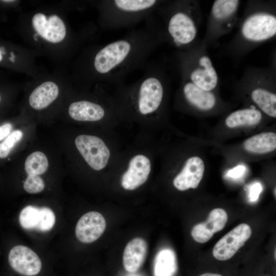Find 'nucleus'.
I'll return each mask as SVG.
<instances>
[{"label": "nucleus", "mask_w": 276, "mask_h": 276, "mask_svg": "<svg viewBox=\"0 0 276 276\" xmlns=\"http://www.w3.org/2000/svg\"><path fill=\"white\" fill-rule=\"evenodd\" d=\"M202 40L176 54L180 79L206 91H213L218 84V75Z\"/></svg>", "instance_id": "obj_7"}, {"label": "nucleus", "mask_w": 276, "mask_h": 276, "mask_svg": "<svg viewBox=\"0 0 276 276\" xmlns=\"http://www.w3.org/2000/svg\"><path fill=\"white\" fill-rule=\"evenodd\" d=\"M23 135L21 131L16 130L12 132L0 144V158L6 157L15 145L20 141Z\"/></svg>", "instance_id": "obj_26"}, {"label": "nucleus", "mask_w": 276, "mask_h": 276, "mask_svg": "<svg viewBox=\"0 0 276 276\" xmlns=\"http://www.w3.org/2000/svg\"><path fill=\"white\" fill-rule=\"evenodd\" d=\"M49 163L46 155L40 151L30 154L25 163V170L28 175H39L48 169Z\"/></svg>", "instance_id": "obj_23"}, {"label": "nucleus", "mask_w": 276, "mask_h": 276, "mask_svg": "<svg viewBox=\"0 0 276 276\" xmlns=\"http://www.w3.org/2000/svg\"><path fill=\"white\" fill-rule=\"evenodd\" d=\"M128 276H138V275L133 274V275H129Z\"/></svg>", "instance_id": "obj_33"}, {"label": "nucleus", "mask_w": 276, "mask_h": 276, "mask_svg": "<svg viewBox=\"0 0 276 276\" xmlns=\"http://www.w3.org/2000/svg\"><path fill=\"white\" fill-rule=\"evenodd\" d=\"M12 125L9 123H5L0 126V141L6 138L10 134Z\"/></svg>", "instance_id": "obj_30"}, {"label": "nucleus", "mask_w": 276, "mask_h": 276, "mask_svg": "<svg viewBox=\"0 0 276 276\" xmlns=\"http://www.w3.org/2000/svg\"><path fill=\"white\" fill-rule=\"evenodd\" d=\"M176 270L177 262L174 252L168 248L159 251L154 259V276H174Z\"/></svg>", "instance_id": "obj_22"}, {"label": "nucleus", "mask_w": 276, "mask_h": 276, "mask_svg": "<svg viewBox=\"0 0 276 276\" xmlns=\"http://www.w3.org/2000/svg\"><path fill=\"white\" fill-rule=\"evenodd\" d=\"M150 171L151 164L147 157L142 154L134 156L122 176V187L127 190L137 189L146 181Z\"/></svg>", "instance_id": "obj_14"}, {"label": "nucleus", "mask_w": 276, "mask_h": 276, "mask_svg": "<svg viewBox=\"0 0 276 276\" xmlns=\"http://www.w3.org/2000/svg\"><path fill=\"white\" fill-rule=\"evenodd\" d=\"M244 147L246 151L255 153L272 152L276 148V134L272 132L256 134L245 140Z\"/></svg>", "instance_id": "obj_20"}, {"label": "nucleus", "mask_w": 276, "mask_h": 276, "mask_svg": "<svg viewBox=\"0 0 276 276\" xmlns=\"http://www.w3.org/2000/svg\"><path fill=\"white\" fill-rule=\"evenodd\" d=\"M143 28L123 37L83 51L75 63L73 80L119 85L130 73L145 67L151 54L166 42L161 23L153 14Z\"/></svg>", "instance_id": "obj_1"}, {"label": "nucleus", "mask_w": 276, "mask_h": 276, "mask_svg": "<svg viewBox=\"0 0 276 276\" xmlns=\"http://www.w3.org/2000/svg\"><path fill=\"white\" fill-rule=\"evenodd\" d=\"M228 219L226 211L221 208L212 210L206 221L195 225L191 231L194 240L200 243L209 241L214 234L222 230Z\"/></svg>", "instance_id": "obj_15"}, {"label": "nucleus", "mask_w": 276, "mask_h": 276, "mask_svg": "<svg viewBox=\"0 0 276 276\" xmlns=\"http://www.w3.org/2000/svg\"><path fill=\"white\" fill-rule=\"evenodd\" d=\"M240 3L239 0H216L214 2L202 39L207 47L217 46L218 40L229 33L237 24Z\"/></svg>", "instance_id": "obj_8"}, {"label": "nucleus", "mask_w": 276, "mask_h": 276, "mask_svg": "<svg viewBox=\"0 0 276 276\" xmlns=\"http://www.w3.org/2000/svg\"><path fill=\"white\" fill-rule=\"evenodd\" d=\"M162 0H101L94 2L98 25L106 31L133 27L154 14Z\"/></svg>", "instance_id": "obj_6"}, {"label": "nucleus", "mask_w": 276, "mask_h": 276, "mask_svg": "<svg viewBox=\"0 0 276 276\" xmlns=\"http://www.w3.org/2000/svg\"><path fill=\"white\" fill-rule=\"evenodd\" d=\"M143 76L128 86L118 85L120 91L134 98L136 111L142 116L154 113L164 102L166 89L171 80L163 63L148 62Z\"/></svg>", "instance_id": "obj_5"}, {"label": "nucleus", "mask_w": 276, "mask_h": 276, "mask_svg": "<svg viewBox=\"0 0 276 276\" xmlns=\"http://www.w3.org/2000/svg\"><path fill=\"white\" fill-rule=\"evenodd\" d=\"M106 226L103 215L96 211L84 214L78 220L75 228L77 238L80 242L90 243L96 241L103 234Z\"/></svg>", "instance_id": "obj_13"}, {"label": "nucleus", "mask_w": 276, "mask_h": 276, "mask_svg": "<svg viewBox=\"0 0 276 276\" xmlns=\"http://www.w3.org/2000/svg\"><path fill=\"white\" fill-rule=\"evenodd\" d=\"M76 146L86 163L94 170H100L107 165L110 151L100 138L80 135L75 139Z\"/></svg>", "instance_id": "obj_9"}, {"label": "nucleus", "mask_w": 276, "mask_h": 276, "mask_svg": "<svg viewBox=\"0 0 276 276\" xmlns=\"http://www.w3.org/2000/svg\"><path fill=\"white\" fill-rule=\"evenodd\" d=\"M1 95H0V102H1Z\"/></svg>", "instance_id": "obj_34"}, {"label": "nucleus", "mask_w": 276, "mask_h": 276, "mask_svg": "<svg viewBox=\"0 0 276 276\" xmlns=\"http://www.w3.org/2000/svg\"><path fill=\"white\" fill-rule=\"evenodd\" d=\"M26 19L24 29L27 39L38 51L51 55L64 51L71 55L95 32L93 27L72 31L63 15L55 10H36Z\"/></svg>", "instance_id": "obj_2"}, {"label": "nucleus", "mask_w": 276, "mask_h": 276, "mask_svg": "<svg viewBox=\"0 0 276 276\" xmlns=\"http://www.w3.org/2000/svg\"><path fill=\"white\" fill-rule=\"evenodd\" d=\"M204 172V164L198 156L191 157L173 180L174 186L179 191L196 189L201 181Z\"/></svg>", "instance_id": "obj_16"}, {"label": "nucleus", "mask_w": 276, "mask_h": 276, "mask_svg": "<svg viewBox=\"0 0 276 276\" xmlns=\"http://www.w3.org/2000/svg\"><path fill=\"white\" fill-rule=\"evenodd\" d=\"M180 80L181 93L188 104L203 111H208L215 108L217 99L213 91L201 89L187 80L182 79Z\"/></svg>", "instance_id": "obj_17"}, {"label": "nucleus", "mask_w": 276, "mask_h": 276, "mask_svg": "<svg viewBox=\"0 0 276 276\" xmlns=\"http://www.w3.org/2000/svg\"><path fill=\"white\" fill-rule=\"evenodd\" d=\"M55 219V215L51 209L47 207L39 208V219L36 229L42 232L50 231L54 226Z\"/></svg>", "instance_id": "obj_25"}, {"label": "nucleus", "mask_w": 276, "mask_h": 276, "mask_svg": "<svg viewBox=\"0 0 276 276\" xmlns=\"http://www.w3.org/2000/svg\"><path fill=\"white\" fill-rule=\"evenodd\" d=\"M251 233L249 225L239 224L216 243L213 249V256L220 261L231 259L250 238Z\"/></svg>", "instance_id": "obj_10"}, {"label": "nucleus", "mask_w": 276, "mask_h": 276, "mask_svg": "<svg viewBox=\"0 0 276 276\" xmlns=\"http://www.w3.org/2000/svg\"><path fill=\"white\" fill-rule=\"evenodd\" d=\"M61 78L49 76L40 79L41 82L34 87L29 97V104L36 110L47 108L58 97L60 93L59 80Z\"/></svg>", "instance_id": "obj_12"}, {"label": "nucleus", "mask_w": 276, "mask_h": 276, "mask_svg": "<svg viewBox=\"0 0 276 276\" xmlns=\"http://www.w3.org/2000/svg\"><path fill=\"white\" fill-rule=\"evenodd\" d=\"M261 112L255 108H246L231 113L225 119V124L229 128L242 126H251L258 124L262 120Z\"/></svg>", "instance_id": "obj_21"}, {"label": "nucleus", "mask_w": 276, "mask_h": 276, "mask_svg": "<svg viewBox=\"0 0 276 276\" xmlns=\"http://www.w3.org/2000/svg\"><path fill=\"white\" fill-rule=\"evenodd\" d=\"M263 187L259 182L252 184L249 189L248 199L251 202H256L262 191Z\"/></svg>", "instance_id": "obj_28"}, {"label": "nucleus", "mask_w": 276, "mask_h": 276, "mask_svg": "<svg viewBox=\"0 0 276 276\" xmlns=\"http://www.w3.org/2000/svg\"><path fill=\"white\" fill-rule=\"evenodd\" d=\"M8 262L11 268L20 276H37L42 268L38 256L24 245L15 246L10 250Z\"/></svg>", "instance_id": "obj_11"}, {"label": "nucleus", "mask_w": 276, "mask_h": 276, "mask_svg": "<svg viewBox=\"0 0 276 276\" xmlns=\"http://www.w3.org/2000/svg\"><path fill=\"white\" fill-rule=\"evenodd\" d=\"M70 117L78 121H98L105 116L106 110L100 104L88 100H80L71 103L68 108Z\"/></svg>", "instance_id": "obj_18"}, {"label": "nucleus", "mask_w": 276, "mask_h": 276, "mask_svg": "<svg viewBox=\"0 0 276 276\" xmlns=\"http://www.w3.org/2000/svg\"><path fill=\"white\" fill-rule=\"evenodd\" d=\"M39 219V208L28 205L20 212L19 221L21 226L25 229H36Z\"/></svg>", "instance_id": "obj_24"}, {"label": "nucleus", "mask_w": 276, "mask_h": 276, "mask_svg": "<svg viewBox=\"0 0 276 276\" xmlns=\"http://www.w3.org/2000/svg\"><path fill=\"white\" fill-rule=\"evenodd\" d=\"M155 13L161 23L166 42L177 51L187 50L197 41L202 20L198 1H163Z\"/></svg>", "instance_id": "obj_4"}, {"label": "nucleus", "mask_w": 276, "mask_h": 276, "mask_svg": "<svg viewBox=\"0 0 276 276\" xmlns=\"http://www.w3.org/2000/svg\"><path fill=\"white\" fill-rule=\"evenodd\" d=\"M147 252L146 242L141 238H135L126 245L123 255L125 269L130 272H136L143 264Z\"/></svg>", "instance_id": "obj_19"}, {"label": "nucleus", "mask_w": 276, "mask_h": 276, "mask_svg": "<svg viewBox=\"0 0 276 276\" xmlns=\"http://www.w3.org/2000/svg\"><path fill=\"white\" fill-rule=\"evenodd\" d=\"M199 276H222V275L218 273L207 272V273H203L200 275Z\"/></svg>", "instance_id": "obj_32"}, {"label": "nucleus", "mask_w": 276, "mask_h": 276, "mask_svg": "<svg viewBox=\"0 0 276 276\" xmlns=\"http://www.w3.org/2000/svg\"><path fill=\"white\" fill-rule=\"evenodd\" d=\"M239 22L237 34L226 48L229 54L236 59L275 38V2L248 1Z\"/></svg>", "instance_id": "obj_3"}, {"label": "nucleus", "mask_w": 276, "mask_h": 276, "mask_svg": "<svg viewBox=\"0 0 276 276\" xmlns=\"http://www.w3.org/2000/svg\"><path fill=\"white\" fill-rule=\"evenodd\" d=\"M246 167L242 165H239L228 171L227 176L229 177L237 179L241 177L245 173Z\"/></svg>", "instance_id": "obj_29"}, {"label": "nucleus", "mask_w": 276, "mask_h": 276, "mask_svg": "<svg viewBox=\"0 0 276 276\" xmlns=\"http://www.w3.org/2000/svg\"><path fill=\"white\" fill-rule=\"evenodd\" d=\"M44 182L39 175H28L24 183V188L29 193L41 192L44 188Z\"/></svg>", "instance_id": "obj_27"}, {"label": "nucleus", "mask_w": 276, "mask_h": 276, "mask_svg": "<svg viewBox=\"0 0 276 276\" xmlns=\"http://www.w3.org/2000/svg\"><path fill=\"white\" fill-rule=\"evenodd\" d=\"M6 55V51L4 47H0V62H2L4 58V56Z\"/></svg>", "instance_id": "obj_31"}]
</instances>
